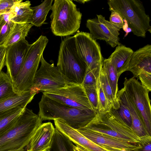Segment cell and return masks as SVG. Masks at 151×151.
<instances>
[{
	"mask_svg": "<svg viewBox=\"0 0 151 151\" xmlns=\"http://www.w3.org/2000/svg\"><path fill=\"white\" fill-rule=\"evenodd\" d=\"M42 120L26 107L12 125L0 135V151L26 148Z\"/></svg>",
	"mask_w": 151,
	"mask_h": 151,
	"instance_id": "6da1fadb",
	"label": "cell"
},
{
	"mask_svg": "<svg viewBox=\"0 0 151 151\" xmlns=\"http://www.w3.org/2000/svg\"><path fill=\"white\" fill-rule=\"evenodd\" d=\"M38 115L42 121L60 119L76 129L86 126L97 112L78 109L57 102L43 94Z\"/></svg>",
	"mask_w": 151,
	"mask_h": 151,
	"instance_id": "7a4b0ae2",
	"label": "cell"
},
{
	"mask_svg": "<svg viewBox=\"0 0 151 151\" xmlns=\"http://www.w3.org/2000/svg\"><path fill=\"white\" fill-rule=\"evenodd\" d=\"M98 133L134 144H140L141 138L122 119L117 110L112 108L108 112L97 111L93 118L85 127Z\"/></svg>",
	"mask_w": 151,
	"mask_h": 151,
	"instance_id": "3957f363",
	"label": "cell"
},
{
	"mask_svg": "<svg viewBox=\"0 0 151 151\" xmlns=\"http://www.w3.org/2000/svg\"><path fill=\"white\" fill-rule=\"evenodd\" d=\"M109 10L119 14L135 35L143 38L147 32L151 33L150 19L142 2L139 0H109Z\"/></svg>",
	"mask_w": 151,
	"mask_h": 151,
	"instance_id": "277c9868",
	"label": "cell"
},
{
	"mask_svg": "<svg viewBox=\"0 0 151 151\" xmlns=\"http://www.w3.org/2000/svg\"><path fill=\"white\" fill-rule=\"evenodd\" d=\"M51 10V28L56 36H68L79 29L82 13L72 0H55Z\"/></svg>",
	"mask_w": 151,
	"mask_h": 151,
	"instance_id": "5b68a950",
	"label": "cell"
},
{
	"mask_svg": "<svg viewBox=\"0 0 151 151\" xmlns=\"http://www.w3.org/2000/svg\"><path fill=\"white\" fill-rule=\"evenodd\" d=\"M48 42L46 36L41 35L30 45L23 64L12 83L16 94H22L32 87L41 57Z\"/></svg>",
	"mask_w": 151,
	"mask_h": 151,
	"instance_id": "8992f818",
	"label": "cell"
},
{
	"mask_svg": "<svg viewBox=\"0 0 151 151\" xmlns=\"http://www.w3.org/2000/svg\"><path fill=\"white\" fill-rule=\"evenodd\" d=\"M57 67L70 81L82 84L87 66L78 54L74 36H67L62 40L60 45Z\"/></svg>",
	"mask_w": 151,
	"mask_h": 151,
	"instance_id": "52a82bcc",
	"label": "cell"
},
{
	"mask_svg": "<svg viewBox=\"0 0 151 151\" xmlns=\"http://www.w3.org/2000/svg\"><path fill=\"white\" fill-rule=\"evenodd\" d=\"M40 62V66L37 72L33 86L31 89L34 92L37 93L40 91H52L76 83L65 77L53 64L47 63L43 55Z\"/></svg>",
	"mask_w": 151,
	"mask_h": 151,
	"instance_id": "ba28073f",
	"label": "cell"
},
{
	"mask_svg": "<svg viewBox=\"0 0 151 151\" xmlns=\"http://www.w3.org/2000/svg\"><path fill=\"white\" fill-rule=\"evenodd\" d=\"M124 88L135 104L150 135H151V107L149 91L135 78H125Z\"/></svg>",
	"mask_w": 151,
	"mask_h": 151,
	"instance_id": "9c48e42d",
	"label": "cell"
},
{
	"mask_svg": "<svg viewBox=\"0 0 151 151\" xmlns=\"http://www.w3.org/2000/svg\"><path fill=\"white\" fill-rule=\"evenodd\" d=\"M43 94L61 103L78 109L96 112L90 102L82 84H74Z\"/></svg>",
	"mask_w": 151,
	"mask_h": 151,
	"instance_id": "30bf717a",
	"label": "cell"
},
{
	"mask_svg": "<svg viewBox=\"0 0 151 151\" xmlns=\"http://www.w3.org/2000/svg\"><path fill=\"white\" fill-rule=\"evenodd\" d=\"M74 37L77 52L86 63V70L102 67L104 59L100 47L90 33L81 32L76 33Z\"/></svg>",
	"mask_w": 151,
	"mask_h": 151,
	"instance_id": "8fae6325",
	"label": "cell"
},
{
	"mask_svg": "<svg viewBox=\"0 0 151 151\" xmlns=\"http://www.w3.org/2000/svg\"><path fill=\"white\" fill-rule=\"evenodd\" d=\"M96 16L97 17L86 22V27L92 38L96 41L104 40L112 47L121 45L119 37L121 29L106 20L102 15Z\"/></svg>",
	"mask_w": 151,
	"mask_h": 151,
	"instance_id": "7c38bea8",
	"label": "cell"
},
{
	"mask_svg": "<svg viewBox=\"0 0 151 151\" xmlns=\"http://www.w3.org/2000/svg\"><path fill=\"white\" fill-rule=\"evenodd\" d=\"M30 45L25 39L6 47L5 65L12 83L23 64Z\"/></svg>",
	"mask_w": 151,
	"mask_h": 151,
	"instance_id": "4fadbf2b",
	"label": "cell"
},
{
	"mask_svg": "<svg viewBox=\"0 0 151 151\" xmlns=\"http://www.w3.org/2000/svg\"><path fill=\"white\" fill-rule=\"evenodd\" d=\"M77 131L90 140L102 147H109L133 151L140 148L141 144H134L113 137L92 131L85 127Z\"/></svg>",
	"mask_w": 151,
	"mask_h": 151,
	"instance_id": "5bb4252c",
	"label": "cell"
},
{
	"mask_svg": "<svg viewBox=\"0 0 151 151\" xmlns=\"http://www.w3.org/2000/svg\"><path fill=\"white\" fill-rule=\"evenodd\" d=\"M55 130L50 122L42 123L27 147V151H48L51 146Z\"/></svg>",
	"mask_w": 151,
	"mask_h": 151,
	"instance_id": "9a60e30c",
	"label": "cell"
},
{
	"mask_svg": "<svg viewBox=\"0 0 151 151\" xmlns=\"http://www.w3.org/2000/svg\"><path fill=\"white\" fill-rule=\"evenodd\" d=\"M116 97L129 111L132 120L131 127L134 133L140 138L150 135L135 104L124 87L118 91Z\"/></svg>",
	"mask_w": 151,
	"mask_h": 151,
	"instance_id": "2e32d148",
	"label": "cell"
},
{
	"mask_svg": "<svg viewBox=\"0 0 151 151\" xmlns=\"http://www.w3.org/2000/svg\"><path fill=\"white\" fill-rule=\"evenodd\" d=\"M127 71L137 78L142 72L151 73V45L147 44L134 52Z\"/></svg>",
	"mask_w": 151,
	"mask_h": 151,
	"instance_id": "e0dca14e",
	"label": "cell"
},
{
	"mask_svg": "<svg viewBox=\"0 0 151 151\" xmlns=\"http://www.w3.org/2000/svg\"><path fill=\"white\" fill-rule=\"evenodd\" d=\"M37 93L30 90L0 100V116L16 109L26 108Z\"/></svg>",
	"mask_w": 151,
	"mask_h": 151,
	"instance_id": "ac0fdd59",
	"label": "cell"
},
{
	"mask_svg": "<svg viewBox=\"0 0 151 151\" xmlns=\"http://www.w3.org/2000/svg\"><path fill=\"white\" fill-rule=\"evenodd\" d=\"M133 52L130 48L121 45L116 47L108 58L116 69L119 78L127 71Z\"/></svg>",
	"mask_w": 151,
	"mask_h": 151,
	"instance_id": "d6986e66",
	"label": "cell"
},
{
	"mask_svg": "<svg viewBox=\"0 0 151 151\" xmlns=\"http://www.w3.org/2000/svg\"><path fill=\"white\" fill-rule=\"evenodd\" d=\"M29 1L17 0L9 13V20L14 23H30L33 10Z\"/></svg>",
	"mask_w": 151,
	"mask_h": 151,
	"instance_id": "ffe728a7",
	"label": "cell"
},
{
	"mask_svg": "<svg viewBox=\"0 0 151 151\" xmlns=\"http://www.w3.org/2000/svg\"><path fill=\"white\" fill-rule=\"evenodd\" d=\"M66 136L73 143L86 151H110L90 140L73 128L67 131Z\"/></svg>",
	"mask_w": 151,
	"mask_h": 151,
	"instance_id": "44dd1931",
	"label": "cell"
},
{
	"mask_svg": "<svg viewBox=\"0 0 151 151\" xmlns=\"http://www.w3.org/2000/svg\"><path fill=\"white\" fill-rule=\"evenodd\" d=\"M33 26L30 23H14L9 35L3 45L7 47L12 45L25 40Z\"/></svg>",
	"mask_w": 151,
	"mask_h": 151,
	"instance_id": "7402d4cb",
	"label": "cell"
},
{
	"mask_svg": "<svg viewBox=\"0 0 151 151\" xmlns=\"http://www.w3.org/2000/svg\"><path fill=\"white\" fill-rule=\"evenodd\" d=\"M53 0H45L40 5L31 7L32 14L30 23L39 27L44 24L49 11L51 9Z\"/></svg>",
	"mask_w": 151,
	"mask_h": 151,
	"instance_id": "603a6c76",
	"label": "cell"
},
{
	"mask_svg": "<svg viewBox=\"0 0 151 151\" xmlns=\"http://www.w3.org/2000/svg\"><path fill=\"white\" fill-rule=\"evenodd\" d=\"M73 143L55 128L51 146L48 151H74Z\"/></svg>",
	"mask_w": 151,
	"mask_h": 151,
	"instance_id": "cb8c5ba5",
	"label": "cell"
},
{
	"mask_svg": "<svg viewBox=\"0 0 151 151\" xmlns=\"http://www.w3.org/2000/svg\"><path fill=\"white\" fill-rule=\"evenodd\" d=\"M102 67L104 69L106 73L114 97L117 101L116 95L118 91V81L119 78L118 76L117 70L108 59H104Z\"/></svg>",
	"mask_w": 151,
	"mask_h": 151,
	"instance_id": "d4e9b609",
	"label": "cell"
},
{
	"mask_svg": "<svg viewBox=\"0 0 151 151\" xmlns=\"http://www.w3.org/2000/svg\"><path fill=\"white\" fill-rule=\"evenodd\" d=\"M100 80L103 90L110 107L117 110L119 108V103L114 97L106 73L103 67L100 73Z\"/></svg>",
	"mask_w": 151,
	"mask_h": 151,
	"instance_id": "484cf974",
	"label": "cell"
},
{
	"mask_svg": "<svg viewBox=\"0 0 151 151\" xmlns=\"http://www.w3.org/2000/svg\"><path fill=\"white\" fill-rule=\"evenodd\" d=\"M25 108H19L0 116V135L12 125L22 114Z\"/></svg>",
	"mask_w": 151,
	"mask_h": 151,
	"instance_id": "4316f807",
	"label": "cell"
},
{
	"mask_svg": "<svg viewBox=\"0 0 151 151\" xmlns=\"http://www.w3.org/2000/svg\"><path fill=\"white\" fill-rule=\"evenodd\" d=\"M16 94L10 78L6 73L2 71L0 73V100Z\"/></svg>",
	"mask_w": 151,
	"mask_h": 151,
	"instance_id": "83f0119b",
	"label": "cell"
},
{
	"mask_svg": "<svg viewBox=\"0 0 151 151\" xmlns=\"http://www.w3.org/2000/svg\"><path fill=\"white\" fill-rule=\"evenodd\" d=\"M96 87L98 100V111L102 113L110 111L111 109L109 106L103 90L100 80V75L97 81Z\"/></svg>",
	"mask_w": 151,
	"mask_h": 151,
	"instance_id": "f1b7e54d",
	"label": "cell"
},
{
	"mask_svg": "<svg viewBox=\"0 0 151 151\" xmlns=\"http://www.w3.org/2000/svg\"><path fill=\"white\" fill-rule=\"evenodd\" d=\"M9 13L3 15V19L0 28V46L3 45L8 37L14 23L9 19Z\"/></svg>",
	"mask_w": 151,
	"mask_h": 151,
	"instance_id": "f546056e",
	"label": "cell"
},
{
	"mask_svg": "<svg viewBox=\"0 0 151 151\" xmlns=\"http://www.w3.org/2000/svg\"><path fill=\"white\" fill-rule=\"evenodd\" d=\"M102 67L91 70H86L82 84L83 86H96L97 81L100 76Z\"/></svg>",
	"mask_w": 151,
	"mask_h": 151,
	"instance_id": "4dcf8cb0",
	"label": "cell"
},
{
	"mask_svg": "<svg viewBox=\"0 0 151 151\" xmlns=\"http://www.w3.org/2000/svg\"><path fill=\"white\" fill-rule=\"evenodd\" d=\"M83 87L90 102L94 109L97 111L98 104L96 86Z\"/></svg>",
	"mask_w": 151,
	"mask_h": 151,
	"instance_id": "1f68e13d",
	"label": "cell"
},
{
	"mask_svg": "<svg viewBox=\"0 0 151 151\" xmlns=\"http://www.w3.org/2000/svg\"><path fill=\"white\" fill-rule=\"evenodd\" d=\"M119 104V108L117 110L123 121L130 127L132 125V118L129 111L126 106L120 100L117 99Z\"/></svg>",
	"mask_w": 151,
	"mask_h": 151,
	"instance_id": "d6a6232c",
	"label": "cell"
},
{
	"mask_svg": "<svg viewBox=\"0 0 151 151\" xmlns=\"http://www.w3.org/2000/svg\"><path fill=\"white\" fill-rule=\"evenodd\" d=\"M141 81V84L149 92L151 91V73L142 72L140 73L137 78Z\"/></svg>",
	"mask_w": 151,
	"mask_h": 151,
	"instance_id": "836d02e7",
	"label": "cell"
},
{
	"mask_svg": "<svg viewBox=\"0 0 151 151\" xmlns=\"http://www.w3.org/2000/svg\"><path fill=\"white\" fill-rule=\"evenodd\" d=\"M16 0H0V15L9 13Z\"/></svg>",
	"mask_w": 151,
	"mask_h": 151,
	"instance_id": "e575fe53",
	"label": "cell"
},
{
	"mask_svg": "<svg viewBox=\"0 0 151 151\" xmlns=\"http://www.w3.org/2000/svg\"><path fill=\"white\" fill-rule=\"evenodd\" d=\"M109 17V22L121 29L124 26L123 19L119 13L114 11H111Z\"/></svg>",
	"mask_w": 151,
	"mask_h": 151,
	"instance_id": "d590c367",
	"label": "cell"
},
{
	"mask_svg": "<svg viewBox=\"0 0 151 151\" xmlns=\"http://www.w3.org/2000/svg\"><path fill=\"white\" fill-rule=\"evenodd\" d=\"M141 139V147L133 151H151V136H147Z\"/></svg>",
	"mask_w": 151,
	"mask_h": 151,
	"instance_id": "8d00e7d4",
	"label": "cell"
},
{
	"mask_svg": "<svg viewBox=\"0 0 151 151\" xmlns=\"http://www.w3.org/2000/svg\"><path fill=\"white\" fill-rule=\"evenodd\" d=\"M7 48L3 45L0 46V73L5 65V56Z\"/></svg>",
	"mask_w": 151,
	"mask_h": 151,
	"instance_id": "74e56055",
	"label": "cell"
},
{
	"mask_svg": "<svg viewBox=\"0 0 151 151\" xmlns=\"http://www.w3.org/2000/svg\"><path fill=\"white\" fill-rule=\"evenodd\" d=\"M103 147L110 151H128L124 149L114 147Z\"/></svg>",
	"mask_w": 151,
	"mask_h": 151,
	"instance_id": "f35d334b",
	"label": "cell"
},
{
	"mask_svg": "<svg viewBox=\"0 0 151 151\" xmlns=\"http://www.w3.org/2000/svg\"><path fill=\"white\" fill-rule=\"evenodd\" d=\"M75 1H77L79 3H81L84 4L85 2H87L89 1H90V0H75Z\"/></svg>",
	"mask_w": 151,
	"mask_h": 151,
	"instance_id": "ab89813d",
	"label": "cell"
},
{
	"mask_svg": "<svg viewBox=\"0 0 151 151\" xmlns=\"http://www.w3.org/2000/svg\"><path fill=\"white\" fill-rule=\"evenodd\" d=\"M76 146L77 147V148L79 151H86L84 149H83V148H82L81 147L79 146H78V145H76Z\"/></svg>",
	"mask_w": 151,
	"mask_h": 151,
	"instance_id": "60d3db41",
	"label": "cell"
},
{
	"mask_svg": "<svg viewBox=\"0 0 151 151\" xmlns=\"http://www.w3.org/2000/svg\"><path fill=\"white\" fill-rule=\"evenodd\" d=\"M3 15H0V28L1 27V23L2 22L3 20Z\"/></svg>",
	"mask_w": 151,
	"mask_h": 151,
	"instance_id": "b9f144b4",
	"label": "cell"
},
{
	"mask_svg": "<svg viewBox=\"0 0 151 151\" xmlns=\"http://www.w3.org/2000/svg\"><path fill=\"white\" fill-rule=\"evenodd\" d=\"M10 151H27V149L26 148H23V149H18V150Z\"/></svg>",
	"mask_w": 151,
	"mask_h": 151,
	"instance_id": "7bdbcfd3",
	"label": "cell"
},
{
	"mask_svg": "<svg viewBox=\"0 0 151 151\" xmlns=\"http://www.w3.org/2000/svg\"><path fill=\"white\" fill-rule=\"evenodd\" d=\"M74 151H79L76 145H74L73 147Z\"/></svg>",
	"mask_w": 151,
	"mask_h": 151,
	"instance_id": "ee69618b",
	"label": "cell"
}]
</instances>
